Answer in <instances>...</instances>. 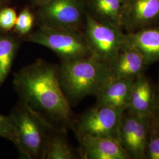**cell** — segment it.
I'll return each instance as SVG.
<instances>
[{
  "mask_svg": "<svg viewBox=\"0 0 159 159\" xmlns=\"http://www.w3.org/2000/svg\"><path fill=\"white\" fill-rule=\"evenodd\" d=\"M13 84L20 102L57 128L71 127L73 113L56 66L38 60L14 74Z\"/></svg>",
  "mask_w": 159,
  "mask_h": 159,
  "instance_id": "cell-1",
  "label": "cell"
},
{
  "mask_svg": "<svg viewBox=\"0 0 159 159\" xmlns=\"http://www.w3.org/2000/svg\"><path fill=\"white\" fill-rule=\"evenodd\" d=\"M58 73L61 88L71 106L85 97L96 96L113 78L110 66L91 56L62 61Z\"/></svg>",
  "mask_w": 159,
  "mask_h": 159,
  "instance_id": "cell-2",
  "label": "cell"
},
{
  "mask_svg": "<svg viewBox=\"0 0 159 159\" xmlns=\"http://www.w3.org/2000/svg\"><path fill=\"white\" fill-rule=\"evenodd\" d=\"M9 116L14 129L13 143L20 156L24 159H43L51 134L57 127L21 102Z\"/></svg>",
  "mask_w": 159,
  "mask_h": 159,
  "instance_id": "cell-3",
  "label": "cell"
},
{
  "mask_svg": "<svg viewBox=\"0 0 159 159\" xmlns=\"http://www.w3.org/2000/svg\"><path fill=\"white\" fill-rule=\"evenodd\" d=\"M26 40L48 48L62 61L91 56L84 33L81 30L40 26L34 33H30Z\"/></svg>",
  "mask_w": 159,
  "mask_h": 159,
  "instance_id": "cell-4",
  "label": "cell"
},
{
  "mask_svg": "<svg viewBox=\"0 0 159 159\" xmlns=\"http://www.w3.org/2000/svg\"><path fill=\"white\" fill-rule=\"evenodd\" d=\"M84 35L91 56L110 66L125 45L123 29L96 20L85 14Z\"/></svg>",
  "mask_w": 159,
  "mask_h": 159,
  "instance_id": "cell-5",
  "label": "cell"
},
{
  "mask_svg": "<svg viewBox=\"0 0 159 159\" xmlns=\"http://www.w3.org/2000/svg\"><path fill=\"white\" fill-rule=\"evenodd\" d=\"M38 8L40 26L81 30L84 25L85 0H53Z\"/></svg>",
  "mask_w": 159,
  "mask_h": 159,
  "instance_id": "cell-6",
  "label": "cell"
},
{
  "mask_svg": "<svg viewBox=\"0 0 159 159\" xmlns=\"http://www.w3.org/2000/svg\"><path fill=\"white\" fill-rule=\"evenodd\" d=\"M125 111L121 108L96 104L74 120L71 128L75 133L108 137L119 142L120 125Z\"/></svg>",
  "mask_w": 159,
  "mask_h": 159,
  "instance_id": "cell-7",
  "label": "cell"
},
{
  "mask_svg": "<svg viewBox=\"0 0 159 159\" xmlns=\"http://www.w3.org/2000/svg\"><path fill=\"white\" fill-rule=\"evenodd\" d=\"M148 118L125 110L120 121L119 140L130 159H145Z\"/></svg>",
  "mask_w": 159,
  "mask_h": 159,
  "instance_id": "cell-8",
  "label": "cell"
},
{
  "mask_svg": "<svg viewBox=\"0 0 159 159\" xmlns=\"http://www.w3.org/2000/svg\"><path fill=\"white\" fill-rule=\"evenodd\" d=\"M159 21V0H125L123 28L127 33L150 26Z\"/></svg>",
  "mask_w": 159,
  "mask_h": 159,
  "instance_id": "cell-9",
  "label": "cell"
},
{
  "mask_svg": "<svg viewBox=\"0 0 159 159\" xmlns=\"http://www.w3.org/2000/svg\"><path fill=\"white\" fill-rule=\"evenodd\" d=\"M80 144V153L85 159H130L116 139L75 133Z\"/></svg>",
  "mask_w": 159,
  "mask_h": 159,
  "instance_id": "cell-10",
  "label": "cell"
},
{
  "mask_svg": "<svg viewBox=\"0 0 159 159\" xmlns=\"http://www.w3.org/2000/svg\"><path fill=\"white\" fill-rule=\"evenodd\" d=\"M156 90L143 74L136 77L133 83L126 111L139 116L150 117L153 114Z\"/></svg>",
  "mask_w": 159,
  "mask_h": 159,
  "instance_id": "cell-11",
  "label": "cell"
},
{
  "mask_svg": "<svg viewBox=\"0 0 159 159\" xmlns=\"http://www.w3.org/2000/svg\"><path fill=\"white\" fill-rule=\"evenodd\" d=\"M136 78H112L97 94V105L126 110Z\"/></svg>",
  "mask_w": 159,
  "mask_h": 159,
  "instance_id": "cell-12",
  "label": "cell"
},
{
  "mask_svg": "<svg viewBox=\"0 0 159 159\" xmlns=\"http://www.w3.org/2000/svg\"><path fill=\"white\" fill-rule=\"evenodd\" d=\"M139 51L147 64L159 61V27L150 26L126 33V42Z\"/></svg>",
  "mask_w": 159,
  "mask_h": 159,
  "instance_id": "cell-13",
  "label": "cell"
},
{
  "mask_svg": "<svg viewBox=\"0 0 159 159\" xmlns=\"http://www.w3.org/2000/svg\"><path fill=\"white\" fill-rule=\"evenodd\" d=\"M147 65L142 55L125 43L110 67L113 78H136Z\"/></svg>",
  "mask_w": 159,
  "mask_h": 159,
  "instance_id": "cell-14",
  "label": "cell"
},
{
  "mask_svg": "<svg viewBox=\"0 0 159 159\" xmlns=\"http://www.w3.org/2000/svg\"><path fill=\"white\" fill-rule=\"evenodd\" d=\"M87 12L102 23L123 28L125 0H85Z\"/></svg>",
  "mask_w": 159,
  "mask_h": 159,
  "instance_id": "cell-15",
  "label": "cell"
},
{
  "mask_svg": "<svg viewBox=\"0 0 159 159\" xmlns=\"http://www.w3.org/2000/svg\"><path fill=\"white\" fill-rule=\"evenodd\" d=\"M66 136V129L56 128L52 131L43 156V159H75Z\"/></svg>",
  "mask_w": 159,
  "mask_h": 159,
  "instance_id": "cell-16",
  "label": "cell"
},
{
  "mask_svg": "<svg viewBox=\"0 0 159 159\" xmlns=\"http://www.w3.org/2000/svg\"><path fill=\"white\" fill-rule=\"evenodd\" d=\"M14 39L7 35H0V87L9 74L17 51Z\"/></svg>",
  "mask_w": 159,
  "mask_h": 159,
  "instance_id": "cell-17",
  "label": "cell"
},
{
  "mask_svg": "<svg viewBox=\"0 0 159 159\" xmlns=\"http://www.w3.org/2000/svg\"><path fill=\"white\" fill-rule=\"evenodd\" d=\"M145 159H159V120L153 114L148 118Z\"/></svg>",
  "mask_w": 159,
  "mask_h": 159,
  "instance_id": "cell-18",
  "label": "cell"
},
{
  "mask_svg": "<svg viewBox=\"0 0 159 159\" xmlns=\"http://www.w3.org/2000/svg\"><path fill=\"white\" fill-rule=\"evenodd\" d=\"M34 14L28 7H25L17 16L14 31L20 35H29L34 25Z\"/></svg>",
  "mask_w": 159,
  "mask_h": 159,
  "instance_id": "cell-19",
  "label": "cell"
},
{
  "mask_svg": "<svg viewBox=\"0 0 159 159\" xmlns=\"http://www.w3.org/2000/svg\"><path fill=\"white\" fill-rule=\"evenodd\" d=\"M17 14L11 7H2L0 10V30L8 32L14 28L17 21Z\"/></svg>",
  "mask_w": 159,
  "mask_h": 159,
  "instance_id": "cell-20",
  "label": "cell"
},
{
  "mask_svg": "<svg viewBox=\"0 0 159 159\" xmlns=\"http://www.w3.org/2000/svg\"><path fill=\"white\" fill-rule=\"evenodd\" d=\"M0 137L12 143L14 140V129L10 116H6L0 114Z\"/></svg>",
  "mask_w": 159,
  "mask_h": 159,
  "instance_id": "cell-21",
  "label": "cell"
},
{
  "mask_svg": "<svg viewBox=\"0 0 159 159\" xmlns=\"http://www.w3.org/2000/svg\"><path fill=\"white\" fill-rule=\"evenodd\" d=\"M153 115L159 120V85L157 87V89L156 90V103H155V107L154 110Z\"/></svg>",
  "mask_w": 159,
  "mask_h": 159,
  "instance_id": "cell-22",
  "label": "cell"
},
{
  "mask_svg": "<svg viewBox=\"0 0 159 159\" xmlns=\"http://www.w3.org/2000/svg\"><path fill=\"white\" fill-rule=\"evenodd\" d=\"M51 1L53 0H31V2L33 4V6L39 7L50 2Z\"/></svg>",
  "mask_w": 159,
  "mask_h": 159,
  "instance_id": "cell-23",
  "label": "cell"
},
{
  "mask_svg": "<svg viewBox=\"0 0 159 159\" xmlns=\"http://www.w3.org/2000/svg\"><path fill=\"white\" fill-rule=\"evenodd\" d=\"M4 0H0V10L4 7Z\"/></svg>",
  "mask_w": 159,
  "mask_h": 159,
  "instance_id": "cell-24",
  "label": "cell"
}]
</instances>
